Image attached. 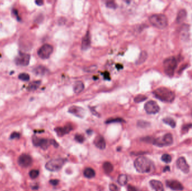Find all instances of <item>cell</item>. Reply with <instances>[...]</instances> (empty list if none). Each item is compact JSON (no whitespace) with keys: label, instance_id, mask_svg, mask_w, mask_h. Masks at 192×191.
Returning <instances> with one entry per match:
<instances>
[{"label":"cell","instance_id":"obj_34","mask_svg":"<svg viewBox=\"0 0 192 191\" xmlns=\"http://www.w3.org/2000/svg\"><path fill=\"white\" fill-rule=\"evenodd\" d=\"M75 140L79 143H83L85 140V137L82 134H77L75 136Z\"/></svg>","mask_w":192,"mask_h":191},{"label":"cell","instance_id":"obj_29","mask_svg":"<svg viewBox=\"0 0 192 191\" xmlns=\"http://www.w3.org/2000/svg\"><path fill=\"white\" fill-rule=\"evenodd\" d=\"M39 171L38 170H36V169H33L30 171L29 172V176L31 179H34L37 178V177L39 176Z\"/></svg>","mask_w":192,"mask_h":191},{"label":"cell","instance_id":"obj_24","mask_svg":"<svg viewBox=\"0 0 192 191\" xmlns=\"http://www.w3.org/2000/svg\"><path fill=\"white\" fill-rule=\"evenodd\" d=\"M187 17V12L185 10H181L178 13V17L176 19V21L178 23H182L183 21H184Z\"/></svg>","mask_w":192,"mask_h":191},{"label":"cell","instance_id":"obj_8","mask_svg":"<svg viewBox=\"0 0 192 191\" xmlns=\"http://www.w3.org/2000/svg\"><path fill=\"white\" fill-rule=\"evenodd\" d=\"M53 52V47L49 44L43 45L38 51V55L42 59L49 58Z\"/></svg>","mask_w":192,"mask_h":191},{"label":"cell","instance_id":"obj_27","mask_svg":"<svg viewBox=\"0 0 192 191\" xmlns=\"http://www.w3.org/2000/svg\"><path fill=\"white\" fill-rule=\"evenodd\" d=\"M163 122L168 125L171 126L172 128H175L176 127L175 121L172 118H169V117L164 118L163 119Z\"/></svg>","mask_w":192,"mask_h":191},{"label":"cell","instance_id":"obj_18","mask_svg":"<svg viewBox=\"0 0 192 191\" xmlns=\"http://www.w3.org/2000/svg\"><path fill=\"white\" fill-rule=\"evenodd\" d=\"M90 45V33L87 32L82 39V48L83 50L88 49Z\"/></svg>","mask_w":192,"mask_h":191},{"label":"cell","instance_id":"obj_17","mask_svg":"<svg viewBox=\"0 0 192 191\" xmlns=\"http://www.w3.org/2000/svg\"><path fill=\"white\" fill-rule=\"evenodd\" d=\"M150 184L152 188L154 189L155 191H164V187L163 184L159 180L153 179L150 180Z\"/></svg>","mask_w":192,"mask_h":191},{"label":"cell","instance_id":"obj_20","mask_svg":"<svg viewBox=\"0 0 192 191\" xmlns=\"http://www.w3.org/2000/svg\"><path fill=\"white\" fill-rule=\"evenodd\" d=\"M83 174L86 178L90 179V178H94L95 177L96 172L93 169L91 168H87L84 169Z\"/></svg>","mask_w":192,"mask_h":191},{"label":"cell","instance_id":"obj_39","mask_svg":"<svg viewBox=\"0 0 192 191\" xmlns=\"http://www.w3.org/2000/svg\"><path fill=\"white\" fill-rule=\"evenodd\" d=\"M59 182H60V181H59V180H58V179H52V180H49V183H50L51 184H52L53 186H57V185L58 184Z\"/></svg>","mask_w":192,"mask_h":191},{"label":"cell","instance_id":"obj_19","mask_svg":"<svg viewBox=\"0 0 192 191\" xmlns=\"http://www.w3.org/2000/svg\"><path fill=\"white\" fill-rule=\"evenodd\" d=\"M41 84V82L40 80H37V81H33L29 83L28 87H27V90L29 91H36V90L39 88Z\"/></svg>","mask_w":192,"mask_h":191},{"label":"cell","instance_id":"obj_11","mask_svg":"<svg viewBox=\"0 0 192 191\" xmlns=\"http://www.w3.org/2000/svg\"><path fill=\"white\" fill-rule=\"evenodd\" d=\"M32 158L28 154H23L19 157L17 162L19 165L23 168H27L30 167L32 164Z\"/></svg>","mask_w":192,"mask_h":191},{"label":"cell","instance_id":"obj_9","mask_svg":"<svg viewBox=\"0 0 192 191\" xmlns=\"http://www.w3.org/2000/svg\"><path fill=\"white\" fill-rule=\"evenodd\" d=\"M30 59V56L27 53H20L15 58V62L17 65L27 66L29 65Z\"/></svg>","mask_w":192,"mask_h":191},{"label":"cell","instance_id":"obj_1","mask_svg":"<svg viewBox=\"0 0 192 191\" xmlns=\"http://www.w3.org/2000/svg\"><path fill=\"white\" fill-rule=\"evenodd\" d=\"M134 165L135 169L140 173H150L155 168L153 162L145 156H140L136 159Z\"/></svg>","mask_w":192,"mask_h":191},{"label":"cell","instance_id":"obj_32","mask_svg":"<svg viewBox=\"0 0 192 191\" xmlns=\"http://www.w3.org/2000/svg\"><path fill=\"white\" fill-rule=\"evenodd\" d=\"M19 79L23 82H28L30 80V76L28 73H21L19 75Z\"/></svg>","mask_w":192,"mask_h":191},{"label":"cell","instance_id":"obj_15","mask_svg":"<svg viewBox=\"0 0 192 191\" xmlns=\"http://www.w3.org/2000/svg\"><path fill=\"white\" fill-rule=\"evenodd\" d=\"M69 112L70 113L74 114V116L83 118L85 114V110L81 107L77 106H72L69 109Z\"/></svg>","mask_w":192,"mask_h":191},{"label":"cell","instance_id":"obj_41","mask_svg":"<svg viewBox=\"0 0 192 191\" xmlns=\"http://www.w3.org/2000/svg\"><path fill=\"white\" fill-rule=\"evenodd\" d=\"M36 3L37 5H39V6H41L43 4V1H36Z\"/></svg>","mask_w":192,"mask_h":191},{"label":"cell","instance_id":"obj_26","mask_svg":"<svg viewBox=\"0 0 192 191\" xmlns=\"http://www.w3.org/2000/svg\"><path fill=\"white\" fill-rule=\"evenodd\" d=\"M127 176L126 174H120L118 177V182L121 186H125L127 182Z\"/></svg>","mask_w":192,"mask_h":191},{"label":"cell","instance_id":"obj_2","mask_svg":"<svg viewBox=\"0 0 192 191\" xmlns=\"http://www.w3.org/2000/svg\"><path fill=\"white\" fill-rule=\"evenodd\" d=\"M156 98L166 103H172L175 98V93L169 89L165 87H160L153 91Z\"/></svg>","mask_w":192,"mask_h":191},{"label":"cell","instance_id":"obj_6","mask_svg":"<svg viewBox=\"0 0 192 191\" xmlns=\"http://www.w3.org/2000/svg\"><path fill=\"white\" fill-rule=\"evenodd\" d=\"M174 141L172 135L170 133L165 134L164 136L159 138H152L151 143L158 147L168 146L172 145Z\"/></svg>","mask_w":192,"mask_h":191},{"label":"cell","instance_id":"obj_14","mask_svg":"<svg viewBox=\"0 0 192 191\" xmlns=\"http://www.w3.org/2000/svg\"><path fill=\"white\" fill-rule=\"evenodd\" d=\"M73 130V126L70 124H68L64 127H57L55 129L57 136L59 137H62L64 135L68 134L70 131Z\"/></svg>","mask_w":192,"mask_h":191},{"label":"cell","instance_id":"obj_10","mask_svg":"<svg viewBox=\"0 0 192 191\" xmlns=\"http://www.w3.org/2000/svg\"><path fill=\"white\" fill-rule=\"evenodd\" d=\"M144 109L148 114H155L159 112L160 108L156 102L151 100L144 105Z\"/></svg>","mask_w":192,"mask_h":191},{"label":"cell","instance_id":"obj_43","mask_svg":"<svg viewBox=\"0 0 192 191\" xmlns=\"http://www.w3.org/2000/svg\"><path fill=\"white\" fill-rule=\"evenodd\" d=\"M91 132H92V131H87V133H88V134H90L92 133Z\"/></svg>","mask_w":192,"mask_h":191},{"label":"cell","instance_id":"obj_25","mask_svg":"<svg viewBox=\"0 0 192 191\" xmlns=\"http://www.w3.org/2000/svg\"><path fill=\"white\" fill-rule=\"evenodd\" d=\"M147 58V53L145 51L142 52L140 55H139L138 59L136 61V64L137 65H141L143 63Z\"/></svg>","mask_w":192,"mask_h":191},{"label":"cell","instance_id":"obj_40","mask_svg":"<svg viewBox=\"0 0 192 191\" xmlns=\"http://www.w3.org/2000/svg\"><path fill=\"white\" fill-rule=\"evenodd\" d=\"M127 191H138V190H137V188L134 186L129 185L127 186Z\"/></svg>","mask_w":192,"mask_h":191},{"label":"cell","instance_id":"obj_12","mask_svg":"<svg viewBox=\"0 0 192 191\" xmlns=\"http://www.w3.org/2000/svg\"><path fill=\"white\" fill-rule=\"evenodd\" d=\"M176 166L185 174H188L190 171V167L184 157H180L176 161Z\"/></svg>","mask_w":192,"mask_h":191},{"label":"cell","instance_id":"obj_30","mask_svg":"<svg viewBox=\"0 0 192 191\" xmlns=\"http://www.w3.org/2000/svg\"><path fill=\"white\" fill-rule=\"evenodd\" d=\"M146 99H147V97H146L145 95H142V94H139L137 97H135V98H134V102L135 103H140V102H144Z\"/></svg>","mask_w":192,"mask_h":191},{"label":"cell","instance_id":"obj_35","mask_svg":"<svg viewBox=\"0 0 192 191\" xmlns=\"http://www.w3.org/2000/svg\"><path fill=\"white\" fill-rule=\"evenodd\" d=\"M138 126L141 128H146L150 126V123L144 121H139L138 122Z\"/></svg>","mask_w":192,"mask_h":191},{"label":"cell","instance_id":"obj_22","mask_svg":"<svg viewBox=\"0 0 192 191\" xmlns=\"http://www.w3.org/2000/svg\"><path fill=\"white\" fill-rule=\"evenodd\" d=\"M49 71L43 66H39L34 69V72L38 75H45L48 73Z\"/></svg>","mask_w":192,"mask_h":191},{"label":"cell","instance_id":"obj_28","mask_svg":"<svg viewBox=\"0 0 192 191\" xmlns=\"http://www.w3.org/2000/svg\"><path fill=\"white\" fill-rule=\"evenodd\" d=\"M161 160L162 162H164V163H167V164L171 163L172 161V156L168 154H165L162 156Z\"/></svg>","mask_w":192,"mask_h":191},{"label":"cell","instance_id":"obj_4","mask_svg":"<svg viewBox=\"0 0 192 191\" xmlns=\"http://www.w3.org/2000/svg\"><path fill=\"white\" fill-rule=\"evenodd\" d=\"M149 20L151 24L157 28H165L168 25V19L163 14L153 15L150 17Z\"/></svg>","mask_w":192,"mask_h":191},{"label":"cell","instance_id":"obj_16","mask_svg":"<svg viewBox=\"0 0 192 191\" xmlns=\"http://www.w3.org/2000/svg\"><path fill=\"white\" fill-rule=\"evenodd\" d=\"M93 142L95 146L101 150H104L106 148V143L105 138L102 136H98L96 137Z\"/></svg>","mask_w":192,"mask_h":191},{"label":"cell","instance_id":"obj_31","mask_svg":"<svg viewBox=\"0 0 192 191\" xmlns=\"http://www.w3.org/2000/svg\"><path fill=\"white\" fill-rule=\"evenodd\" d=\"M124 122V119L121 118H111L108 120H107V124H110V123H121V122Z\"/></svg>","mask_w":192,"mask_h":191},{"label":"cell","instance_id":"obj_42","mask_svg":"<svg viewBox=\"0 0 192 191\" xmlns=\"http://www.w3.org/2000/svg\"><path fill=\"white\" fill-rule=\"evenodd\" d=\"M170 171V167H168V166H166V167H165L164 168L163 171H164V172H166V171Z\"/></svg>","mask_w":192,"mask_h":191},{"label":"cell","instance_id":"obj_3","mask_svg":"<svg viewBox=\"0 0 192 191\" xmlns=\"http://www.w3.org/2000/svg\"><path fill=\"white\" fill-rule=\"evenodd\" d=\"M32 142L35 146L39 147L44 150H47L51 145H53L55 147H58V143L54 140L38 138L36 136H33Z\"/></svg>","mask_w":192,"mask_h":191},{"label":"cell","instance_id":"obj_7","mask_svg":"<svg viewBox=\"0 0 192 191\" xmlns=\"http://www.w3.org/2000/svg\"><path fill=\"white\" fill-rule=\"evenodd\" d=\"M65 163V160L64 159H52L46 164V169L50 171H60Z\"/></svg>","mask_w":192,"mask_h":191},{"label":"cell","instance_id":"obj_13","mask_svg":"<svg viewBox=\"0 0 192 191\" xmlns=\"http://www.w3.org/2000/svg\"><path fill=\"white\" fill-rule=\"evenodd\" d=\"M166 184L167 187L174 191H182L184 189L182 184L176 180H167Z\"/></svg>","mask_w":192,"mask_h":191},{"label":"cell","instance_id":"obj_5","mask_svg":"<svg viewBox=\"0 0 192 191\" xmlns=\"http://www.w3.org/2000/svg\"><path fill=\"white\" fill-rule=\"evenodd\" d=\"M178 65V61L174 57H168L164 62V69L165 73L172 77L175 72Z\"/></svg>","mask_w":192,"mask_h":191},{"label":"cell","instance_id":"obj_36","mask_svg":"<svg viewBox=\"0 0 192 191\" xmlns=\"http://www.w3.org/2000/svg\"><path fill=\"white\" fill-rule=\"evenodd\" d=\"M106 6L110 8H116L117 7V5L114 1H108L106 2Z\"/></svg>","mask_w":192,"mask_h":191},{"label":"cell","instance_id":"obj_37","mask_svg":"<svg viewBox=\"0 0 192 191\" xmlns=\"http://www.w3.org/2000/svg\"><path fill=\"white\" fill-rule=\"evenodd\" d=\"M20 137V134L19 132H14L10 135V138L11 139H19Z\"/></svg>","mask_w":192,"mask_h":191},{"label":"cell","instance_id":"obj_21","mask_svg":"<svg viewBox=\"0 0 192 191\" xmlns=\"http://www.w3.org/2000/svg\"><path fill=\"white\" fill-rule=\"evenodd\" d=\"M84 84L83 82L80 81L76 82L74 85V91L75 93H80L84 90Z\"/></svg>","mask_w":192,"mask_h":191},{"label":"cell","instance_id":"obj_33","mask_svg":"<svg viewBox=\"0 0 192 191\" xmlns=\"http://www.w3.org/2000/svg\"><path fill=\"white\" fill-rule=\"evenodd\" d=\"M192 127V124H187V125H184L181 128V132L182 134H186L187 133L189 130Z\"/></svg>","mask_w":192,"mask_h":191},{"label":"cell","instance_id":"obj_23","mask_svg":"<svg viewBox=\"0 0 192 191\" xmlns=\"http://www.w3.org/2000/svg\"><path fill=\"white\" fill-rule=\"evenodd\" d=\"M103 169L105 173L110 174L114 170V167L110 162H106L103 164Z\"/></svg>","mask_w":192,"mask_h":191},{"label":"cell","instance_id":"obj_38","mask_svg":"<svg viewBox=\"0 0 192 191\" xmlns=\"http://www.w3.org/2000/svg\"><path fill=\"white\" fill-rule=\"evenodd\" d=\"M109 189L110 191H119V189H118V186L113 184V183H111L110 185H109Z\"/></svg>","mask_w":192,"mask_h":191}]
</instances>
